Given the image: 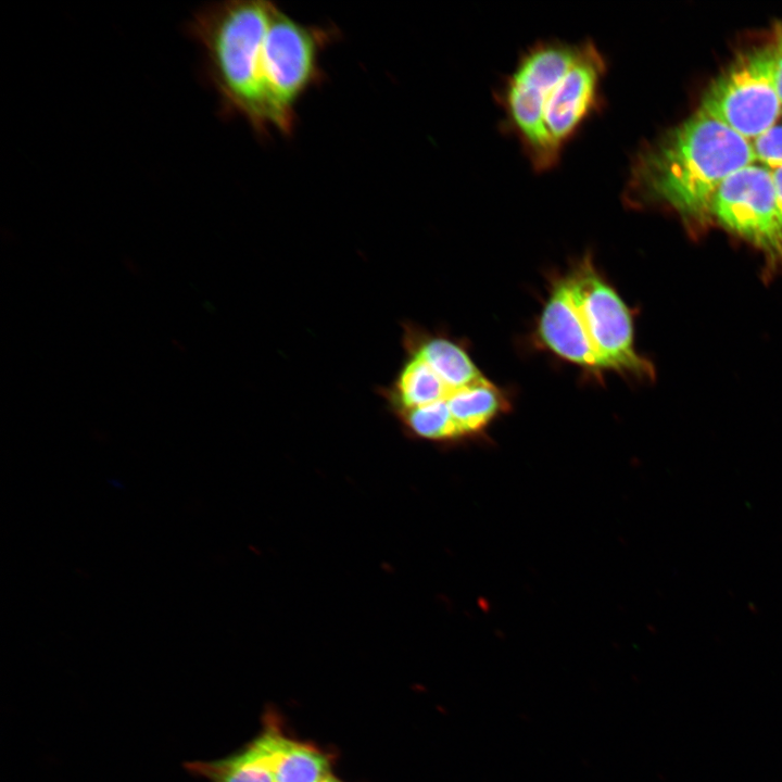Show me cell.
<instances>
[{
  "label": "cell",
  "mask_w": 782,
  "mask_h": 782,
  "mask_svg": "<svg viewBox=\"0 0 782 782\" xmlns=\"http://www.w3.org/2000/svg\"><path fill=\"white\" fill-rule=\"evenodd\" d=\"M335 27L305 25L274 4L264 41V79L272 127L289 136L303 96L324 80L321 53L337 40Z\"/></svg>",
  "instance_id": "cell-4"
},
{
  "label": "cell",
  "mask_w": 782,
  "mask_h": 782,
  "mask_svg": "<svg viewBox=\"0 0 782 782\" xmlns=\"http://www.w3.org/2000/svg\"><path fill=\"white\" fill-rule=\"evenodd\" d=\"M751 143L757 164L771 172L782 167V124H774Z\"/></svg>",
  "instance_id": "cell-15"
},
{
  "label": "cell",
  "mask_w": 782,
  "mask_h": 782,
  "mask_svg": "<svg viewBox=\"0 0 782 782\" xmlns=\"http://www.w3.org/2000/svg\"><path fill=\"white\" fill-rule=\"evenodd\" d=\"M754 163L749 140L698 110L636 156L626 199L669 207L686 225L704 227L722 182Z\"/></svg>",
  "instance_id": "cell-1"
},
{
  "label": "cell",
  "mask_w": 782,
  "mask_h": 782,
  "mask_svg": "<svg viewBox=\"0 0 782 782\" xmlns=\"http://www.w3.org/2000/svg\"><path fill=\"white\" fill-rule=\"evenodd\" d=\"M445 401L462 437L477 433L507 407L502 393L487 379L452 391Z\"/></svg>",
  "instance_id": "cell-13"
},
{
  "label": "cell",
  "mask_w": 782,
  "mask_h": 782,
  "mask_svg": "<svg viewBox=\"0 0 782 782\" xmlns=\"http://www.w3.org/2000/svg\"><path fill=\"white\" fill-rule=\"evenodd\" d=\"M578 48L579 43L560 41L535 43L521 55L500 96L505 124L537 171L552 167L542 127L546 90L569 68Z\"/></svg>",
  "instance_id": "cell-6"
},
{
  "label": "cell",
  "mask_w": 782,
  "mask_h": 782,
  "mask_svg": "<svg viewBox=\"0 0 782 782\" xmlns=\"http://www.w3.org/2000/svg\"><path fill=\"white\" fill-rule=\"evenodd\" d=\"M381 391L393 412L443 401L452 392L433 369L414 354H407L394 381Z\"/></svg>",
  "instance_id": "cell-12"
},
{
  "label": "cell",
  "mask_w": 782,
  "mask_h": 782,
  "mask_svg": "<svg viewBox=\"0 0 782 782\" xmlns=\"http://www.w3.org/2000/svg\"><path fill=\"white\" fill-rule=\"evenodd\" d=\"M393 413L408 434L432 441H449L462 437L445 400Z\"/></svg>",
  "instance_id": "cell-14"
},
{
  "label": "cell",
  "mask_w": 782,
  "mask_h": 782,
  "mask_svg": "<svg viewBox=\"0 0 782 782\" xmlns=\"http://www.w3.org/2000/svg\"><path fill=\"white\" fill-rule=\"evenodd\" d=\"M274 3L210 4L189 25L226 114L242 117L260 137L273 130L264 79V41Z\"/></svg>",
  "instance_id": "cell-2"
},
{
  "label": "cell",
  "mask_w": 782,
  "mask_h": 782,
  "mask_svg": "<svg viewBox=\"0 0 782 782\" xmlns=\"http://www.w3.org/2000/svg\"><path fill=\"white\" fill-rule=\"evenodd\" d=\"M770 46L773 54L775 85L782 101V24L775 27Z\"/></svg>",
  "instance_id": "cell-16"
},
{
  "label": "cell",
  "mask_w": 782,
  "mask_h": 782,
  "mask_svg": "<svg viewBox=\"0 0 782 782\" xmlns=\"http://www.w3.org/2000/svg\"><path fill=\"white\" fill-rule=\"evenodd\" d=\"M773 188L775 193V202L780 218L782 220V167L771 172Z\"/></svg>",
  "instance_id": "cell-17"
},
{
  "label": "cell",
  "mask_w": 782,
  "mask_h": 782,
  "mask_svg": "<svg viewBox=\"0 0 782 782\" xmlns=\"http://www.w3.org/2000/svg\"><path fill=\"white\" fill-rule=\"evenodd\" d=\"M711 218L753 244L782 272V220L771 171L754 163L729 176L718 189Z\"/></svg>",
  "instance_id": "cell-8"
},
{
  "label": "cell",
  "mask_w": 782,
  "mask_h": 782,
  "mask_svg": "<svg viewBox=\"0 0 782 782\" xmlns=\"http://www.w3.org/2000/svg\"><path fill=\"white\" fill-rule=\"evenodd\" d=\"M538 332L558 356L590 369H609L589 337L567 277L556 281L540 316Z\"/></svg>",
  "instance_id": "cell-10"
},
{
  "label": "cell",
  "mask_w": 782,
  "mask_h": 782,
  "mask_svg": "<svg viewBox=\"0 0 782 782\" xmlns=\"http://www.w3.org/2000/svg\"><path fill=\"white\" fill-rule=\"evenodd\" d=\"M403 346L407 354L424 360L452 391L485 379L456 342L428 335L409 323L404 326Z\"/></svg>",
  "instance_id": "cell-11"
},
{
  "label": "cell",
  "mask_w": 782,
  "mask_h": 782,
  "mask_svg": "<svg viewBox=\"0 0 782 782\" xmlns=\"http://www.w3.org/2000/svg\"><path fill=\"white\" fill-rule=\"evenodd\" d=\"M567 279L589 337L609 369L651 378L652 364L634 349L631 313L591 257L586 255Z\"/></svg>",
  "instance_id": "cell-7"
},
{
  "label": "cell",
  "mask_w": 782,
  "mask_h": 782,
  "mask_svg": "<svg viewBox=\"0 0 782 782\" xmlns=\"http://www.w3.org/2000/svg\"><path fill=\"white\" fill-rule=\"evenodd\" d=\"M335 765L329 749L294 736L282 719L266 717L258 733L235 753L185 767L207 782H345Z\"/></svg>",
  "instance_id": "cell-3"
},
{
  "label": "cell",
  "mask_w": 782,
  "mask_h": 782,
  "mask_svg": "<svg viewBox=\"0 0 782 782\" xmlns=\"http://www.w3.org/2000/svg\"><path fill=\"white\" fill-rule=\"evenodd\" d=\"M698 110L749 141L773 126L782 101L770 43L740 54L707 87Z\"/></svg>",
  "instance_id": "cell-5"
},
{
  "label": "cell",
  "mask_w": 782,
  "mask_h": 782,
  "mask_svg": "<svg viewBox=\"0 0 782 782\" xmlns=\"http://www.w3.org/2000/svg\"><path fill=\"white\" fill-rule=\"evenodd\" d=\"M605 72L604 56L591 40H586L579 43L577 55L566 73L546 90L542 127L552 166L583 123L600 110Z\"/></svg>",
  "instance_id": "cell-9"
}]
</instances>
